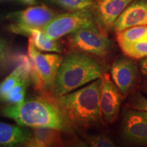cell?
<instances>
[{
	"mask_svg": "<svg viewBox=\"0 0 147 147\" xmlns=\"http://www.w3.org/2000/svg\"><path fill=\"white\" fill-rule=\"evenodd\" d=\"M119 47L125 56L134 59H140L147 57V38L119 46Z\"/></svg>",
	"mask_w": 147,
	"mask_h": 147,
	"instance_id": "cell-17",
	"label": "cell"
},
{
	"mask_svg": "<svg viewBox=\"0 0 147 147\" xmlns=\"http://www.w3.org/2000/svg\"><path fill=\"white\" fill-rule=\"evenodd\" d=\"M140 69L143 75L147 76V57L142 58L140 62Z\"/></svg>",
	"mask_w": 147,
	"mask_h": 147,
	"instance_id": "cell-23",
	"label": "cell"
},
{
	"mask_svg": "<svg viewBox=\"0 0 147 147\" xmlns=\"http://www.w3.org/2000/svg\"><path fill=\"white\" fill-rule=\"evenodd\" d=\"M57 13L42 3L32 5L25 10L7 14L5 18L10 20L9 30L14 34L29 36L34 29H42Z\"/></svg>",
	"mask_w": 147,
	"mask_h": 147,
	"instance_id": "cell-6",
	"label": "cell"
},
{
	"mask_svg": "<svg viewBox=\"0 0 147 147\" xmlns=\"http://www.w3.org/2000/svg\"><path fill=\"white\" fill-rule=\"evenodd\" d=\"M104 73L102 65L93 56L76 51L69 53L63 57L51 94H67L102 78Z\"/></svg>",
	"mask_w": 147,
	"mask_h": 147,
	"instance_id": "cell-3",
	"label": "cell"
},
{
	"mask_svg": "<svg viewBox=\"0 0 147 147\" xmlns=\"http://www.w3.org/2000/svg\"><path fill=\"white\" fill-rule=\"evenodd\" d=\"M121 131L123 138L128 144L147 146V113L129 107L124 108Z\"/></svg>",
	"mask_w": 147,
	"mask_h": 147,
	"instance_id": "cell-8",
	"label": "cell"
},
{
	"mask_svg": "<svg viewBox=\"0 0 147 147\" xmlns=\"http://www.w3.org/2000/svg\"><path fill=\"white\" fill-rule=\"evenodd\" d=\"M28 55L34 65L31 80L36 89L52 93L63 56L57 53L46 54L41 53L35 47L30 37H29Z\"/></svg>",
	"mask_w": 147,
	"mask_h": 147,
	"instance_id": "cell-4",
	"label": "cell"
},
{
	"mask_svg": "<svg viewBox=\"0 0 147 147\" xmlns=\"http://www.w3.org/2000/svg\"><path fill=\"white\" fill-rule=\"evenodd\" d=\"M139 89L141 92L147 95V77L141 81L139 84Z\"/></svg>",
	"mask_w": 147,
	"mask_h": 147,
	"instance_id": "cell-24",
	"label": "cell"
},
{
	"mask_svg": "<svg viewBox=\"0 0 147 147\" xmlns=\"http://www.w3.org/2000/svg\"><path fill=\"white\" fill-rule=\"evenodd\" d=\"M45 2L53 3V0H18V3L32 6V5H40L42 2H45Z\"/></svg>",
	"mask_w": 147,
	"mask_h": 147,
	"instance_id": "cell-22",
	"label": "cell"
},
{
	"mask_svg": "<svg viewBox=\"0 0 147 147\" xmlns=\"http://www.w3.org/2000/svg\"><path fill=\"white\" fill-rule=\"evenodd\" d=\"M97 25L90 9H84L65 14H58L42 29L51 39L58 40L78 29Z\"/></svg>",
	"mask_w": 147,
	"mask_h": 147,
	"instance_id": "cell-7",
	"label": "cell"
},
{
	"mask_svg": "<svg viewBox=\"0 0 147 147\" xmlns=\"http://www.w3.org/2000/svg\"><path fill=\"white\" fill-rule=\"evenodd\" d=\"M32 131L25 127L0 122V146H25Z\"/></svg>",
	"mask_w": 147,
	"mask_h": 147,
	"instance_id": "cell-13",
	"label": "cell"
},
{
	"mask_svg": "<svg viewBox=\"0 0 147 147\" xmlns=\"http://www.w3.org/2000/svg\"><path fill=\"white\" fill-rule=\"evenodd\" d=\"M33 43L38 50L45 52L63 53V49L57 40L49 38L42 29H34L29 33Z\"/></svg>",
	"mask_w": 147,
	"mask_h": 147,
	"instance_id": "cell-15",
	"label": "cell"
},
{
	"mask_svg": "<svg viewBox=\"0 0 147 147\" xmlns=\"http://www.w3.org/2000/svg\"><path fill=\"white\" fill-rule=\"evenodd\" d=\"M133 0H93L90 10L97 25L104 30L112 29L113 24Z\"/></svg>",
	"mask_w": 147,
	"mask_h": 147,
	"instance_id": "cell-11",
	"label": "cell"
},
{
	"mask_svg": "<svg viewBox=\"0 0 147 147\" xmlns=\"http://www.w3.org/2000/svg\"><path fill=\"white\" fill-rule=\"evenodd\" d=\"M102 87V77L67 94L55 96L49 93V95L71 127L89 129L104 123L100 106Z\"/></svg>",
	"mask_w": 147,
	"mask_h": 147,
	"instance_id": "cell-1",
	"label": "cell"
},
{
	"mask_svg": "<svg viewBox=\"0 0 147 147\" xmlns=\"http://www.w3.org/2000/svg\"><path fill=\"white\" fill-rule=\"evenodd\" d=\"M68 44L74 51L105 57L111 53L113 42L98 25L80 29L69 34Z\"/></svg>",
	"mask_w": 147,
	"mask_h": 147,
	"instance_id": "cell-5",
	"label": "cell"
},
{
	"mask_svg": "<svg viewBox=\"0 0 147 147\" xmlns=\"http://www.w3.org/2000/svg\"><path fill=\"white\" fill-rule=\"evenodd\" d=\"M0 114L25 127H48L61 132L72 131V127L49 93L25 100L18 104H7L0 110Z\"/></svg>",
	"mask_w": 147,
	"mask_h": 147,
	"instance_id": "cell-2",
	"label": "cell"
},
{
	"mask_svg": "<svg viewBox=\"0 0 147 147\" xmlns=\"http://www.w3.org/2000/svg\"><path fill=\"white\" fill-rule=\"evenodd\" d=\"M123 97L120 90L110 78V75L104 72L100 99L101 114L104 123H113L117 119Z\"/></svg>",
	"mask_w": 147,
	"mask_h": 147,
	"instance_id": "cell-10",
	"label": "cell"
},
{
	"mask_svg": "<svg viewBox=\"0 0 147 147\" xmlns=\"http://www.w3.org/2000/svg\"><path fill=\"white\" fill-rule=\"evenodd\" d=\"M10 49L7 41L3 38H0V67L8 61L10 57Z\"/></svg>",
	"mask_w": 147,
	"mask_h": 147,
	"instance_id": "cell-21",
	"label": "cell"
},
{
	"mask_svg": "<svg viewBox=\"0 0 147 147\" xmlns=\"http://www.w3.org/2000/svg\"><path fill=\"white\" fill-rule=\"evenodd\" d=\"M53 1L69 11L90 9L93 5V0H53Z\"/></svg>",
	"mask_w": 147,
	"mask_h": 147,
	"instance_id": "cell-18",
	"label": "cell"
},
{
	"mask_svg": "<svg viewBox=\"0 0 147 147\" xmlns=\"http://www.w3.org/2000/svg\"><path fill=\"white\" fill-rule=\"evenodd\" d=\"M127 107L142 110L147 113V98L140 91H133L128 100Z\"/></svg>",
	"mask_w": 147,
	"mask_h": 147,
	"instance_id": "cell-19",
	"label": "cell"
},
{
	"mask_svg": "<svg viewBox=\"0 0 147 147\" xmlns=\"http://www.w3.org/2000/svg\"><path fill=\"white\" fill-rule=\"evenodd\" d=\"M116 33L119 46L124 45L147 38V26L132 27Z\"/></svg>",
	"mask_w": 147,
	"mask_h": 147,
	"instance_id": "cell-16",
	"label": "cell"
},
{
	"mask_svg": "<svg viewBox=\"0 0 147 147\" xmlns=\"http://www.w3.org/2000/svg\"><path fill=\"white\" fill-rule=\"evenodd\" d=\"M18 0H0V2H16L18 3Z\"/></svg>",
	"mask_w": 147,
	"mask_h": 147,
	"instance_id": "cell-26",
	"label": "cell"
},
{
	"mask_svg": "<svg viewBox=\"0 0 147 147\" xmlns=\"http://www.w3.org/2000/svg\"><path fill=\"white\" fill-rule=\"evenodd\" d=\"M5 16H6V14L0 13V23H1L3 20L5 19Z\"/></svg>",
	"mask_w": 147,
	"mask_h": 147,
	"instance_id": "cell-25",
	"label": "cell"
},
{
	"mask_svg": "<svg viewBox=\"0 0 147 147\" xmlns=\"http://www.w3.org/2000/svg\"><path fill=\"white\" fill-rule=\"evenodd\" d=\"M136 26H147V0H133L116 19L112 29L117 32Z\"/></svg>",
	"mask_w": 147,
	"mask_h": 147,
	"instance_id": "cell-12",
	"label": "cell"
},
{
	"mask_svg": "<svg viewBox=\"0 0 147 147\" xmlns=\"http://www.w3.org/2000/svg\"><path fill=\"white\" fill-rule=\"evenodd\" d=\"M89 146L93 147H115L116 145L111 138L105 134L91 136L86 138Z\"/></svg>",
	"mask_w": 147,
	"mask_h": 147,
	"instance_id": "cell-20",
	"label": "cell"
},
{
	"mask_svg": "<svg viewBox=\"0 0 147 147\" xmlns=\"http://www.w3.org/2000/svg\"><path fill=\"white\" fill-rule=\"evenodd\" d=\"M61 131L56 129L48 127L33 128L30 138L25 146L48 147L63 145Z\"/></svg>",
	"mask_w": 147,
	"mask_h": 147,
	"instance_id": "cell-14",
	"label": "cell"
},
{
	"mask_svg": "<svg viewBox=\"0 0 147 147\" xmlns=\"http://www.w3.org/2000/svg\"><path fill=\"white\" fill-rule=\"evenodd\" d=\"M110 74L123 97L131 93L139 81L140 71L136 61L125 55L113 62Z\"/></svg>",
	"mask_w": 147,
	"mask_h": 147,
	"instance_id": "cell-9",
	"label": "cell"
}]
</instances>
